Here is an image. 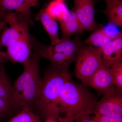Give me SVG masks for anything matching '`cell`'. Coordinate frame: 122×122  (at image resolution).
Returning <instances> with one entry per match:
<instances>
[{
  "mask_svg": "<svg viewBox=\"0 0 122 122\" xmlns=\"http://www.w3.org/2000/svg\"><path fill=\"white\" fill-rule=\"evenodd\" d=\"M31 43L33 51L31 58L24 65V71L13 86V109L21 110L26 107L33 110L39 94L42 81L39 73L41 57L36 46L32 41Z\"/></svg>",
  "mask_w": 122,
  "mask_h": 122,
  "instance_id": "6da1fadb",
  "label": "cell"
},
{
  "mask_svg": "<svg viewBox=\"0 0 122 122\" xmlns=\"http://www.w3.org/2000/svg\"><path fill=\"white\" fill-rule=\"evenodd\" d=\"M97 100L83 85L76 83L71 77L63 85L56 104L60 113H70L77 118L93 114Z\"/></svg>",
  "mask_w": 122,
  "mask_h": 122,
  "instance_id": "7a4b0ae2",
  "label": "cell"
},
{
  "mask_svg": "<svg viewBox=\"0 0 122 122\" xmlns=\"http://www.w3.org/2000/svg\"><path fill=\"white\" fill-rule=\"evenodd\" d=\"M34 42L41 57L49 60L54 66L65 70H68L82 45L78 37L73 39L70 37L62 38L56 44L50 46L43 45L36 39Z\"/></svg>",
  "mask_w": 122,
  "mask_h": 122,
  "instance_id": "3957f363",
  "label": "cell"
},
{
  "mask_svg": "<svg viewBox=\"0 0 122 122\" xmlns=\"http://www.w3.org/2000/svg\"><path fill=\"white\" fill-rule=\"evenodd\" d=\"M71 77L68 70L61 69L52 65L42 79L34 109L42 113L48 105L56 104L63 85Z\"/></svg>",
  "mask_w": 122,
  "mask_h": 122,
  "instance_id": "277c9868",
  "label": "cell"
},
{
  "mask_svg": "<svg viewBox=\"0 0 122 122\" xmlns=\"http://www.w3.org/2000/svg\"><path fill=\"white\" fill-rule=\"evenodd\" d=\"M75 60V76L87 85L93 75L103 65L102 49L82 45Z\"/></svg>",
  "mask_w": 122,
  "mask_h": 122,
  "instance_id": "5b68a950",
  "label": "cell"
},
{
  "mask_svg": "<svg viewBox=\"0 0 122 122\" xmlns=\"http://www.w3.org/2000/svg\"><path fill=\"white\" fill-rule=\"evenodd\" d=\"M4 20L10 24V27H5L0 37V49L8 47L20 39L29 32V25L32 21L30 13L24 14L9 12L6 14Z\"/></svg>",
  "mask_w": 122,
  "mask_h": 122,
  "instance_id": "8992f818",
  "label": "cell"
},
{
  "mask_svg": "<svg viewBox=\"0 0 122 122\" xmlns=\"http://www.w3.org/2000/svg\"><path fill=\"white\" fill-rule=\"evenodd\" d=\"M93 114L122 118V91L117 90L113 93L104 95L97 102Z\"/></svg>",
  "mask_w": 122,
  "mask_h": 122,
  "instance_id": "52a82bcc",
  "label": "cell"
},
{
  "mask_svg": "<svg viewBox=\"0 0 122 122\" xmlns=\"http://www.w3.org/2000/svg\"><path fill=\"white\" fill-rule=\"evenodd\" d=\"M29 32L15 43L7 47L6 55L12 63H27L32 56V46Z\"/></svg>",
  "mask_w": 122,
  "mask_h": 122,
  "instance_id": "ba28073f",
  "label": "cell"
},
{
  "mask_svg": "<svg viewBox=\"0 0 122 122\" xmlns=\"http://www.w3.org/2000/svg\"><path fill=\"white\" fill-rule=\"evenodd\" d=\"M87 86L94 88L104 95L113 93L118 90L114 84L111 69L104 65L93 75Z\"/></svg>",
  "mask_w": 122,
  "mask_h": 122,
  "instance_id": "9c48e42d",
  "label": "cell"
},
{
  "mask_svg": "<svg viewBox=\"0 0 122 122\" xmlns=\"http://www.w3.org/2000/svg\"><path fill=\"white\" fill-rule=\"evenodd\" d=\"M96 0H74V11L84 30H94L98 28L95 17Z\"/></svg>",
  "mask_w": 122,
  "mask_h": 122,
  "instance_id": "30bf717a",
  "label": "cell"
},
{
  "mask_svg": "<svg viewBox=\"0 0 122 122\" xmlns=\"http://www.w3.org/2000/svg\"><path fill=\"white\" fill-rule=\"evenodd\" d=\"M102 49L104 65L110 68L115 64L122 62V34Z\"/></svg>",
  "mask_w": 122,
  "mask_h": 122,
  "instance_id": "8fae6325",
  "label": "cell"
},
{
  "mask_svg": "<svg viewBox=\"0 0 122 122\" xmlns=\"http://www.w3.org/2000/svg\"><path fill=\"white\" fill-rule=\"evenodd\" d=\"M61 30L62 37H70L71 35L83 32L84 29L76 13L68 10L58 20Z\"/></svg>",
  "mask_w": 122,
  "mask_h": 122,
  "instance_id": "7c38bea8",
  "label": "cell"
},
{
  "mask_svg": "<svg viewBox=\"0 0 122 122\" xmlns=\"http://www.w3.org/2000/svg\"><path fill=\"white\" fill-rule=\"evenodd\" d=\"M35 19L41 22L51 40L52 45H54L60 41L59 28L56 20L51 17L46 12L45 9H42L36 15Z\"/></svg>",
  "mask_w": 122,
  "mask_h": 122,
  "instance_id": "4fadbf2b",
  "label": "cell"
},
{
  "mask_svg": "<svg viewBox=\"0 0 122 122\" xmlns=\"http://www.w3.org/2000/svg\"><path fill=\"white\" fill-rule=\"evenodd\" d=\"M0 98L13 109V87L5 70L4 65L0 66Z\"/></svg>",
  "mask_w": 122,
  "mask_h": 122,
  "instance_id": "5bb4252c",
  "label": "cell"
},
{
  "mask_svg": "<svg viewBox=\"0 0 122 122\" xmlns=\"http://www.w3.org/2000/svg\"><path fill=\"white\" fill-rule=\"evenodd\" d=\"M107 7L104 13L109 20L116 26H122V2L121 0H112L106 2Z\"/></svg>",
  "mask_w": 122,
  "mask_h": 122,
  "instance_id": "9a60e30c",
  "label": "cell"
},
{
  "mask_svg": "<svg viewBox=\"0 0 122 122\" xmlns=\"http://www.w3.org/2000/svg\"><path fill=\"white\" fill-rule=\"evenodd\" d=\"M112 39L105 33L102 28L94 30L88 38L83 41L82 44L94 48H102L110 43Z\"/></svg>",
  "mask_w": 122,
  "mask_h": 122,
  "instance_id": "2e32d148",
  "label": "cell"
},
{
  "mask_svg": "<svg viewBox=\"0 0 122 122\" xmlns=\"http://www.w3.org/2000/svg\"><path fill=\"white\" fill-rule=\"evenodd\" d=\"M45 9L51 17L56 21L59 20L68 10L64 1L61 0H53Z\"/></svg>",
  "mask_w": 122,
  "mask_h": 122,
  "instance_id": "e0dca14e",
  "label": "cell"
},
{
  "mask_svg": "<svg viewBox=\"0 0 122 122\" xmlns=\"http://www.w3.org/2000/svg\"><path fill=\"white\" fill-rule=\"evenodd\" d=\"M7 122H41L40 118L28 107H24L20 112Z\"/></svg>",
  "mask_w": 122,
  "mask_h": 122,
  "instance_id": "ac0fdd59",
  "label": "cell"
},
{
  "mask_svg": "<svg viewBox=\"0 0 122 122\" xmlns=\"http://www.w3.org/2000/svg\"><path fill=\"white\" fill-rule=\"evenodd\" d=\"M25 0H0V19L4 20L9 12L16 11L21 7Z\"/></svg>",
  "mask_w": 122,
  "mask_h": 122,
  "instance_id": "d6986e66",
  "label": "cell"
},
{
  "mask_svg": "<svg viewBox=\"0 0 122 122\" xmlns=\"http://www.w3.org/2000/svg\"><path fill=\"white\" fill-rule=\"evenodd\" d=\"M60 113L59 107L55 103L48 105L42 113L46 118L45 122H58Z\"/></svg>",
  "mask_w": 122,
  "mask_h": 122,
  "instance_id": "ffe728a7",
  "label": "cell"
},
{
  "mask_svg": "<svg viewBox=\"0 0 122 122\" xmlns=\"http://www.w3.org/2000/svg\"><path fill=\"white\" fill-rule=\"evenodd\" d=\"M113 73L114 84L117 89L122 91V62L115 64L110 67Z\"/></svg>",
  "mask_w": 122,
  "mask_h": 122,
  "instance_id": "44dd1931",
  "label": "cell"
},
{
  "mask_svg": "<svg viewBox=\"0 0 122 122\" xmlns=\"http://www.w3.org/2000/svg\"><path fill=\"white\" fill-rule=\"evenodd\" d=\"M39 0H25L24 4L15 12L19 13H30V9L37 4Z\"/></svg>",
  "mask_w": 122,
  "mask_h": 122,
  "instance_id": "7402d4cb",
  "label": "cell"
},
{
  "mask_svg": "<svg viewBox=\"0 0 122 122\" xmlns=\"http://www.w3.org/2000/svg\"><path fill=\"white\" fill-rule=\"evenodd\" d=\"M97 122H122V118L114 117L94 115L92 117Z\"/></svg>",
  "mask_w": 122,
  "mask_h": 122,
  "instance_id": "603a6c76",
  "label": "cell"
},
{
  "mask_svg": "<svg viewBox=\"0 0 122 122\" xmlns=\"http://www.w3.org/2000/svg\"><path fill=\"white\" fill-rule=\"evenodd\" d=\"M10 109L9 105L0 98V119L7 115Z\"/></svg>",
  "mask_w": 122,
  "mask_h": 122,
  "instance_id": "cb8c5ba5",
  "label": "cell"
},
{
  "mask_svg": "<svg viewBox=\"0 0 122 122\" xmlns=\"http://www.w3.org/2000/svg\"><path fill=\"white\" fill-rule=\"evenodd\" d=\"M74 118L73 116L70 113H68L66 114L64 117L59 116L58 117V122H74Z\"/></svg>",
  "mask_w": 122,
  "mask_h": 122,
  "instance_id": "d4e9b609",
  "label": "cell"
},
{
  "mask_svg": "<svg viewBox=\"0 0 122 122\" xmlns=\"http://www.w3.org/2000/svg\"><path fill=\"white\" fill-rule=\"evenodd\" d=\"M74 122H97L94 120L90 116L85 115L81 116L77 118Z\"/></svg>",
  "mask_w": 122,
  "mask_h": 122,
  "instance_id": "484cf974",
  "label": "cell"
},
{
  "mask_svg": "<svg viewBox=\"0 0 122 122\" xmlns=\"http://www.w3.org/2000/svg\"><path fill=\"white\" fill-rule=\"evenodd\" d=\"M8 61L6 53L0 50V66L4 65Z\"/></svg>",
  "mask_w": 122,
  "mask_h": 122,
  "instance_id": "4316f807",
  "label": "cell"
},
{
  "mask_svg": "<svg viewBox=\"0 0 122 122\" xmlns=\"http://www.w3.org/2000/svg\"><path fill=\"white\" fill-rule=\"evenodd\" d=\"M5 22L4 20L0 19V32L2 31L7 25Z\"/></svg>",
  "mask_w": 122,
  "mask_h": 122,
  "instance_id": "83f0119b",
  "label": "cell"
},
{
  "mask_svg": "<svg viewBox=\"0 0 122 122\" xmlns=\"http://www.w3.org/2000/svg\"><path fill=\"white\" fill-rule=\"evenodd\" d=\"M106 2H107V1H109L112 0H105Z\"/></svg>",
  "mask_w": 122,
  "mask_h": 122,
  "instance_id": "f1b7e54d",
  "label": "cell"
},
{
  "mask_svg": "<svg viewBox=\"0 0 122 122\" xmlns=\"http://www.w3.org/2000/svg\"><path fill=\"white\" fill-rule=\"evenodd\" d=\"M62 0L63 1H64V0Z\"/></svg>",
  "mask_w": 122,
  "mask_h": 122,
  "instance_id": "f546056e",
  "label": "cell"
}]
</instances>
